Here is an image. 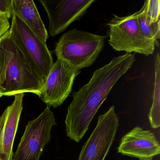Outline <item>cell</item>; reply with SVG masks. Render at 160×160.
Segmentation results:
<instances>
[{"mask_svg": "<svg viewBox=\"0 0 160 160\" xmlns=\"http://www.w3.org/2000/svg\"><path fill=\"white\" fill-rule=\"evenodd\" d=\"M57 125L54 113L47 107L37 118L29 121L12 160H40L44 148L51 139L52 127Z\"/></svg>", "mask_w": 160, "mask_h": 160, "instance_id": "obj_6", "label": "cell"}, {"mask_svg": "<svg viewBox=\"0 0 160 160\" xmlns=\"http://www.w3.org/2000/svg\"><path fill=\"white\" fill-rule=\"evenodd\" d=\"M12 38L32 67L45 81L54 64L46 43L13 14L9 30Z\"/></svg>", "mask_w": 160, "mask_h": 160, "instance_id": "obj_5", "label": "cell"}, {"mask_svg": "<svg viewBox=\"0 0 160 160\" xmlns=\"http://www.w3.org/2000/svg\"><path fill=\"white\" fill-rule=\"evenodd\" d=\"M135 61L134 55L129 53L115 57L108 64L94 71L88 83L73 94L65 120L68 137L80 142L114 85Z\"/></svg>", "mask_w": 160, "mask_h": 160, "instance_id": "obj_1", "label": "cell"}, {"mask_svg": "<svg viewBox=\"0 0 160 160\" xmlns=\"http://www.w3.org/2000/svg\"><path fill=\"white\" fill-rule=\"evenodd\" d=\"M118 152L139 159L152 158L160 154V143L153 132L136 126L122 138Z\"/></svg>", "mask_w": 160, "mask_h": 160, "instance_id": "obj_10", "label": "cell"}, {"mask_svg": "<svg viewBox=\"0 0 160 160\" xmlns=\"http://www.w3.org/2000/svg\"><path fill=\"white\" fill-rule=\"evenodd\" d=\"M2 92H3V89H2V87L0 86V98L3 96V94H2Z\"/></svg>", "mask_w": 160, "mask_h": 160, "instance_id": "obj_19", "label": "cell"}, {"mask_svg": "<svg viewBox=\"0 0 160 160\" xmlns=\"http://www.w3.org/2000/svg\"><path fill=\"white\" fill-rule=\"evenodd\" d=\"M13 14V0H0V14L9 19Z\"/></svg>", "mask_w": 160, "mask_h": 160, "instance_id": "obj_16", "label": "cell"}, {"mask_svg": "<svg viewBox=\"0 0 160 160\" xmlns=\"http://www.w3.org/2000/svg\"><path fill=\"white\" fill-rule=\"evenodd\" d=\"M6 56L3 48L0 43V86L2 87L5 81L6 72Z\"/></svg>", "mask_w": 160, "mask_h": 160, "instance_id": "obj_17", "label": "cell"}, {"mask_svg": "<svg viewBox=\"0 0 160 160\" xmlns=\"http://www.w3.org/2000/svg\"><path fill=\"white\" fill-rule=\"evenodd\" d=\"M119 118L112 106L98 117L97 125L82 146L78 160H104L115 139Z\"/></svg>", "mask_w": 160, "mask_h": 160, "instance_id": "obj_7", "label": "cell"}, {"mask_svg": "<svg viewBox=\"0 0 160 160\" xmlns=\"http://www.w3.org/2000/svg\"><path fill=\"white\" fill-rule=\"evenodd\" d=\"M137 12L138 22L142 33L147 38L153 41L155 45L159 46L157 40L160 38V20L156 23L150 24L146 16L144 5Z\"/></svg>", "mask_w": 160, "mask_h": 160, "instance_id": "obj_14", "label": "cell"}, {"mask_svg": "<svg viewBox=\"0 0 160 160\" xmlns=\"http://www.w3.org/2000/svg\"><path fill=\"white\" fill-rule=\"evenodd\" d=\"M106 36L79 30H70L63 34L56 46L55 54L77 71L93 64L103 50Z\"/></svg>", "mask_w": 160, "mask_h": 160, "instance_id": "obj_3", "label": "cell"}, {"mask_svg": "<svg viewBox=\"0 0 160 160\" xmlns=\"http://www.w3.org/2000/svg\"><path fill=\"white\" fill-rule=\"evenodd\" d=\"M137 16L138 12L122 17L114 15L108 24L109 44L116 51H125L129 54L135 52L149 56L154 52L155 43L142 33Z\"/></svg>", "mask_w": 160, "mask_h": 160, "instance_id": "obj_4", "label": "cell"}, {"mask_svg": "<svg viewBox=\"0 0 160 160\" xmlns=\"http://www.w3.org/2000/svg\"><path fill=\"white\" fill-rule=\"evenodd\" d=\"M81 72L57 59L45 79L39 97L47 106H60L72 92L76 77Z\"/></svg>", "mask_w": 160, "mask_h": 160, "instance_id": "obj_8", "label": "cell"}, {"mask_svg": "<svg viewBox=\"0 0 160 160\" xmlns=\"http://www.w3.org/2000/svg\"><path fill=\"white\" fill-rule=\"evenodd\" d=\"M13 14H16L43 42L46 43L48 33L34 1L13 0Z\"/></svg>", "mask_w": 160, "mask_h": 160, "instance_id": "obj_12", "label": "cell"}, {"mask_svg": "<svg viewBox=\"0 0 160 160\" xmlns=\"http://www.w3.org/2000/svg\"><path fill=\"white\" fill-rule=\"evenodd\" d=\"M10 28V24L8 18L0 14V39L9 31Z\"/></svg>", "mask_w": 160, "mask_h": 160, "instance_id": "obj_18", "label": "cell"}, {"mask_svg": "<svg viewBox=\"0 0 160 160\" xmlns=\"http://www.w3.org/2000/svg\"><path fill=\"white\" fill-rule=\"evenodd\" d=\"M145 12L150 24L160 21V1L159 0L145 1Z\"/></svg>", "mask_w": 160, "mask_h": 160, "instance_id": "obj_15", "label": "cell"}, {"mask_svg": "<svg viewBox=\"0 0 160 160\" xmlns=\"http://www.w3.org/2000/svg\"><path fill=\"white\" fill-rule=\"evenodd\" d=\"M49 19V34L62 33L87 12L95 0H40Z\"/></svg>", "mask_w": 160, "mask_h": 160, "instance_id": "obj_9", "label": "cell"}, {"mask_svg": "<svg viewBox=\"0 0 160 160\" xmlns=\"http://www.w3.org/2000/svg\"></svg>", "mask_w": 160, "mask_h": 160, "instance_id": "obj_21", "label": "cell"}, {"mask_svg": "<svg viewBox=\"0 0 160 160\" xmlns=\"http://www.w3.org/2000/svg\"><path fill=\"white\" fill-rule=\"evenodd\" d=\"M0 43L6 56L5 81L1 87L3 96L25 92L39 96L44 80L14 42L9 30L1 38Z\"/></svg>", "mask_w": 160, "mask_h": 160, "instance_id": "obj_2", "label": "cell"}, {"mask_svg": "<svg viewBox=\"0 0 160 160\" xmlns=\"http://www.w3.org/2000/svg\"><path fill=\"white\" fill-rule=\"evenodd\" d=\"M152 158H142V159H139V160H152Z\"/></svg>", "mask_w": 160, "mask_h": 160, "instance_id": "obj_20", "label": "cell"}, {"mask_svg": "<svg viewBox=\"0 0 160 160\" xmlns=\"http://www.w3.org/2000/svg\"><path fill=\"white\" fill-rule=\"evenodd\" d=\"M151 126L159 128L160 125V60L158 53L155 58V78L152 105L148 115Z\"/></svg>", "mask_w": 160, "mask_h": 160, "instance_id": "obj_13", "label": "cell"}, {"mask_svg": "<svg viewBox=\"0 0 160 160\" xmlns=\"http://www.w3.org/2000/svg\"><path fill=\"white\" fill-rule=\"evenodd\" d=\"M13 102L0 117V160H12L13 146L23 108L24 93L16 94Z\"/></svg>", "mask_w": 160, "mask_h": 160, "instance_id": "obj_11", "label": "cell"}]
</instances>
